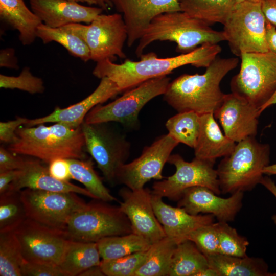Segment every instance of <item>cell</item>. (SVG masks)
<instances>
[{
    "mask_svg": "<svg viewBox=\"0 0 276 276\" xmlns=\"http://www.w3.org/2000/svg\"><path fill=\"white\" fill-rule=\"evenodd\" d=\"M263 173L267 175H276V163L265 167L263 170Z\"/></svg>",
    "mask_w": 276,
    "mask_h": 276,
    "instance_id": "52",
    "label": "cell"
},
{
    "mask_svg": "<svg viewBox=\"0 0 276 276\" xmlns=\"http://www.w3.org/2000/svg\"><path fill=\"white\" fill-rule=\"evenodd\" d=\"M79 275L80 276H104L105 274L103 272L100 266H94L91 267L82 272Z\"/></svg>",
    "mask_w": 276,
    "mask_h": 276,
    "instance_id": "50",
    "label": "cell"
},
{
    "mask_svg": "<svg viewBox=\"0 0 276 276\" xmlns=\"http://www.w3.org/2000/svg\"><path fill=\"white\" fill-rule=\"evenodd\" d=\"M243 193L237 192L224 198L208 188L193 187L183 191L177 201V206L193 215L212 214L219 222H231L241 209Z\"/></svg>",
    "mask_w": 276,
    "mask_h": 276,
    "instance_id": "17",
    "label": "cell"
},
{
    "mask_svg": "<svg viewBox=\"0 0 276 276\" xmlns=\"http://www.w3.org/2000/svg\"><path fill=\"white\" fill-rule=\"evenodd\" d=\"M227 223L216 222L219 254L235 257L246 256L249 241L245 237L239 235L237 230Z\"/></svg>",
    "mask_w": 276,
    "mask_h": 276,
    "instance_id": "37",
    "label": "cell"
},
{
    "mask_svg": "<svg viewBox=\"0 0 276 276\" xmlns=\"http://www.w3.org/2000/svg\"><path fill=\"white\" fill-rule=\"evenodd\" d=\"M259 109L243 97L234 93L226 94L221 105L214 113L224 134L235 142L257 133Z\"/></svg>",
    "mask_w": 276,
    "mask_h": 276,
    "instance_id": "18",
    "label": "cell"
},
{
    "mask_svg": "<svg viewBox=\"0 0 276 276\" xmlns=\"http://www.w3.org/2000/svg\"><path fill=\"white\" fill-rule=\"evenodd\" d=\"M168 163L175 167L174 174L155 182L151 193L172 201H178L188 188L202 186L208 188L217 195L221 192L214 161L195 157L189 162L179 154L171 155Z\"/></svg>",
    "mask_w": 276,
    "mask_h": 276,
    "instance_id": "11",
    "label": "cell"
},
{
    "mask_svg": "<svg viewBox=\"0 0 276 276\" xmlns=\"http://www.w3.org/2000/svg\"><path fill=\"white\" fill-rule=\"evenodd\" d=\"M0 19L18 32L19 39L24 45L34 42L37 28L42 23L24 0H0Z\"/></svg>",
    "mask_w": 276,
    "mask_h": 276,
    "instance_id": "25",
    "label": "cell"
},
{
    "mask_svg": "<svg viewBox=\"0 0 276 276\" xmlns=\"http://www.w3.org/2000/svg\"><path fill=\"white\" fill-rule=\"evenodd\" d=\"M18 127V140L9 145L8 149L14 154L34 157L49 164L57 158H86L85 144L81 126L72 128L56 123L45 126Z\"/></svg>",
    "mask_w": 276,
    "mask_h": 276,
    "instance_id": "3",
    "label": "cell"
},
{
    "mask_svg": "<svg viewBox=\"0 0 276 276\" xmlns=\"http://www.w3.org/2000/svg\"><path fill=\"white\" fill-rule=\"evenodd\" d=\"M0 87L5 89H17L31 94H42L45 90L42 79L34 76L29 67H25L17 76L1 74Z\"/></svg>",
    "mask_w": 276,
    "mask_h": 276,
    "instance_id": "39",
    "label": "cell"
},
{
    "mask_svg": "<svg viewBox=\"0 0 276 276\" xmlns=\"http://www.w3.org/2000/svg\"><path fill=\"white\" fill-rule=\"evenodd\" d=\"M239 63L236 57H217L202 74H183L170 82L164 100L178 112L193 111L199 115L214 113L225 94L220 83Z\"/></svg>",
    "mask_w": 276,
    "mask_h": 276,
    "instance_id": "2",
    "label": "cell"
},
{
    "mask_svg": "<svg viewBox=\"0 0 276 276\" xmlns=\"http://www.w3.org/2000/svg\"><path fill=\"white\" fill-rule=\"evenodd\" d=\"M200 127V115L193 111L178 112L166 123L168 134L179 143L193 148L196 145Z\"/></svg>",
    "mask_w": 276,
    "mask_h": 276,
    "instance_id": "34",
    "label": "cell"
},
{
    "mask_svg": "<svg viewBox=\"0 0 276 276\" xmlns=\"http://www.w3.org/2000/svg\"><path fill=\"white\" fill-rule=\"evenodd\" d=\"M177 244L167 237L152 244L145 262L134 276H168Z\"/></svg>",
    "mask_w": 276,
    "mask_h": 276,
    "instance_id": "31",
    "label": "cell"
},
{
    "mask_svg": "<svg viewBox=\"0 0 276 276\" xmlns=\"http://www.w3.org/2000/svg\"><path fill=\"white\" fill-rule=\"evenodd\" d=\"M209 266L206 256L187 239L177 244L168 276H198Z\"/></svg>",
    "mask_w": 276,
    "mask_h": 276,
    "instance_id": "28",
    "label": "cell"
},
{
    "mask_svg": "<svg viewBox=\"0 0 276 276\" xmlns=\"http://www.w3.org/2000/svg\"><path fill=\"white\" fill-rule=\"evenodd\" d=\"M170 82L167 75L147 80L112 102L96 105L87 114L84 122L88 124L116 122L127 127H134L137 125L141 109L153 98L163 95Z\"/></svg>",
    "mask_w": 276,
    "mask_h": 276,
    "instance_id": "9",
    "label": "cell"
},
{
    "mask_svg": "<svg viewBox=\"0 0 276 276\" xmlns=\"http://www.w3.org/2000/svg\"><path fill=\"white\" fill-rule=\"evenodd\" d=\"M102 260L121 258L135 252L148 250L151 244L133 233L110 236L97 242Z\"/></svg>",
    "mask_w": 276,
    "mask_h": 276,
    "instance_id": "32",
    "label": "cell"
},
{
    "mask_svg": "<svg viewBox=\"0 0 276 276\" xmlns=\"http://www.w3.org/2000/svg\"><path fill=\"white\" fill-rule=\"evenodd\" d=\"M261 5L267 21L276 26V0H262Z\"/></svg>",
    "mask_w": 276,
    "mask_h": 276,
    "instance_id": "47",
    "label": "cell"
},
{
    "mask_svg": "<svg viewBox=\"0 0 276 276\" xmlns=\"http://www.w3.org/2000/svg\"><path fill=\"white\" fill-rule=\"evenodd\" d=\"M25 260L14 232L0 233V275L22 276Z\"/></svg>",
    "mask_w": 276,
    "mask_h": 276,
    "instance_id": "35",
    "label": "cell"
},
{
    "mask_svg": "<svg viewBox=\"0 0 276 276\" xmlns=\"http://www.w3.org/2000/svg\"><path fill=\"white\" fill-rule=\"evenodd\" d=\"M24 260L59 266L71 239L66 230L27 218L14 232Z\"/></svg>",
    "mask_w": 276,
    "mask_h": 276,
    "instance_id": "13",
    "label": "cell"
},
{
    "mask_svg": "<svg viewBox=\"0 0 276 276\" xmlns=\"http://www.w3.org/2000/svg\"><path fill=\"white\" fill-rule=\"evenodd\" d=\"M21 170L0 172V194L8 191L11 183L19 175Z\"/></svg>",
    "mask_w": 276,
    "mask_h": 276,
    "instance_id": "46",
    "label": "cell"
},
{
    "mask_svg": "<svg viewBox=\"0 0 276 276\" xmlns=\"http://www.w3.org/2000/svg\"><path fill=\"white\" fill-rule=\"evenodd\" d=\"M25 188L57 192H74L94 199L95 197L86 188L62 181L53 177L38 159H25L24 168L17 178L10 185L8 191H19Z\"/></svg>",
    "mask_w": 276,
    "mask_h": 276,
    "instance_id": "23",
    "label": "cell"
},
{
    "mask_svg": "<svg viewBox=\"0 0 276 276\" xmlns=\"http://www.w3.org/2000/svg\"><path fill=\"white\" fill-rule=\"evenodd\" d=\"M107 123L81 124L85 149L96 161L105 179L112 182L119 168L130 155V144L125 136L106 126Z\"/></svg>",
    "mask_w": 276,
    "mask_h": 276,
    "instance_id": "12",
    "label": "cell"
},
{
    "mask_svg": "<svg viewBox=\"0 0 276 276\" xmlns=\"http://www.w3.org/2000/svg\"><path fill=\"white\" fill-rule=\"evenodd\" d=\"M260 184L262 185L276 198V184L269 176H263L260 182ZM271 219L276 225V214L273 215Z\"/></svg>",
    "mask_w": 276,
    "mask_h": 276,
    "instance_id": "49",
    "label": "cell"
},
{
    "mask_svg": "<svg viewBox=\"0 0 276 276\" xmlns=\"http://www.w3.org/2000/svg\"><path fill=\"white\" fill-rule=\"evenodd\" d=\"M239 73L232 79V93L260 110L276 91V53H243Z\"/></svg>",
    "mask_w": 276,
    "mask_h": 276,
    "instance_id": "7",
    "label": "cell"
},
{
    "mask_svg": "<svg viewBox=\"0 0 276 276\" xmlns=\"http://www.w3.org/2000/svg\"><path fill=\"white\" fill-rule=\"evenodd\" d=\"M148 250L117 259L102 260L100 267L105 275L134 276L136 271L145 262Z\"/></svg>",
    "mask_w": 276,
    "mask_h": 276,
    "instance_id": "38",
    "label": "cell"
},
{
    "mask_svg": "<svg viewBox=\"0 0 276 276\" xmlns=\"http://www.w3.org/2000/svg\"><path fill=\"white\" fill-rule=\"evenodd\" d=\"M151 194L144 188L132 190L126 187L119 191L123 200L119 208L128 218L132 233L152 244L166 236L154 213Z\"/></svg>",
    "mask_w": 276,
    "mask_h": 276,
    "instance_id": "16",
    "label": "cell"
},
{
    "mask_svg": "<svg viewBox=\"0 0 276 276\" xmlns=\"http://www.w3.org/2000/svg\"><path fill=\"white\" fill-rule=\"evenodd\" d=\"M151 201L155 215L162 225L166 236L179 243L187 240L188 235L202 225L214 222L212 214L193 215L183 208L173 207L165 203L163 197L151 194Z\"/></svg>",
    "mask_w": 276,
    "mask_h": 276,
    "instance_id": "22",
    "label": "cell"
},
{
    "mask_svg": "<svg viewBox=\"0 0 276 276\" xmlns=\"http://www.w3.org/2000/svg\"><path fill=\"white\" fill-rule=\"evenodd\" d=\"M49 165V172L56 179L62 181H69L72 179L67 159H55Z\"/></svg>",
    "mask_w": 276,
    "mask_h": 276,
    "instance_id": "44",
    "label": "cell"
},
{
    "mask_svg": "<svg viewBox=\"0 0 276 276\" xmlns=\"http://www.w3.org/2000/svg\"><path fill=\"white\" fill-rule=\"evenodd\" d=\"M266 39L269 50L276 53V26L267 21Z\"/></svg>",
    "mask_w": 276,
    "mask_h": 276,
    "instance_id": "48",
    "label": "cell"
},
{
    "mask_svg": "<svg viewBox=\"0 0 276 276\" xmlns=\"http://www.w3.org/2000/svg\"><path fill=\"white\" fill-rule=\"evenodd\" d=\"M0 66L15 70L19 68L18 59L13 48H7L1 50Z\"/></svg>",
    "mask_w": 276,
    "mask_h": 276,
    "instance_id": "45",
    "label": "cell"
},
{
    "mask_svg": "<svg viewBox=\"0 0 276 276\" xmlns=\"http://www.w3.org/2000/svg\"><path fill=\"white\" fill-rule=\"evenodd\" d=\"M262 0H235L236 3H239L244 1H250V2H261Z\"/></svg>",
    "mask_w": 276,
    "mask_h": 276,
    "instance_id": "55",
    "label": "cell"
},
{
    "mask_svg": "<svg viewBox=\"0 0 276 276\" xmlns=\"http://www.w3.org/2000/svg\"><path fill=\"white\" fill-rule=\"evenodd\" d=\"M99 199L87 204L69 219L66 231L74 241L97 242L110 236L132 233L130 223L119 206Z\"/></svg>",
    "mask_w": 276,
    "mask_h": 276,
    "instance_id": "6",
    "label": "cell"
},
{
    "mask_svg": "<svg viewBox=\"0 0 276 276\" xmlns=\"http://www.w3.org/2000/svg\"><path fill=\"white\" fill-rule=\"evenodd\" d=\"M274 104H276V91L272 95V96L270 98V99L262 107L260 110L261 113L266 108Z\"/></svg>",
    "mask_w": 276,
    "mask_h": 276,
    "instance_id": "53",
    "label": "cell"
},
{
    "mask_svg": "<svg viewBox=\"0 0 276 276\" xmlns=\"http://www.w3.org/2000/svg\"><path fill=\"white\" fill-rule=\"evenodd\" d=\"M27 218L20 191L0 194V233L14 232Z\"/></svg>",
    "mask_w": 276,
    "mask_h": 276,
    "instance_id": "36",
    "label": "cell"
},
{
    "mask_svg": "<svg viewBox=\"0 0 276 276\" xmlns=\"http://www.w3.org/2000/svg\"><path fill=\"white\" fill-rule=\"evenodd\" d=\"M98 7L105 11H108L113 7L111 0H96Z\"/></svg>",
    "mask_w": 276,
    "mask_h": 276,
    "instance_id": "51",
    "label": "cell"
},
{
    "mask_svg": "<svg viewBox=\"0 0 276 276\" xmlns=\"http://www.w3.org/2000/svg\"><path fill=\"white\" fill-rule=\"evenodd\" d=\"M72 178L82 183L96 198L105 202L117 201L95 171L91 159H67Z\"/></svg>",
    "mask_w": 276,
    "mask_h": 276,
    "instance_id": "33",
    "label": "cell"
},
{
    "mask_svg": "<svg viewBox=\"0 0 276 276\" xmlns=\"http://www.w3.org/2000/svg\"><path fill=\"white\" fill-rule=\"evenodd\" d=\"M209 267L218 276H276L268 271V266L261 258L235 257L216 254L206 256Z\"/></svg>",
    "mask_w": 276,
    "mask_h": 276,
    "instance_id": "26",
    "label": "cell"
},
{
    "mask_svg": "<svg viewBox=\"0 0 276 276\" xmlns=\"http://www.w3.org/2000/svg\"><path fill=\"white\" fill-rule=\"evenodd\" d=\"M221 50L218 44L205 43L191 52L171 57L159 58L152 52L143 54L139 61L126 59L121 64L107 59L97 62L92 73L100 79L104 77L110 79L117 85L121 93L147 80L167 75L186 65L206 68Z\"/></svg>",
    "mask_w": 276,
    "mask_h": 276,
    "instance_id": "1",
    "label": "cell"
},
{
    "mask_svg": "<svg viewBox=\"0 0 276 276\" xmlns=\"http://www.w3.org/2000/svg\"><path fill=\"white\" fill-rule=\"evenodd\" d=\"M28 119L23 117H17L14 120L0 122V141L1 143L9 145L15 143L18 139L16 134L18 127L25 125Z\"/></svg>",
    "mask_w": 276,
    "mask_h": 276,
    "instance_id": "42",
    "label": "cell"
},
{
    "mask_svg": "<svg viewBox=\"0 0 276 276\" xmlns=\"http://www.w3.org/2000/svg\"><path fill=\"white\" fill-rule=\"evenodd\" d=\"M187 239L192 241L205 256L219 254L216 223L198 227L188 235Z\"/></svg>",
    "mask_w": 276,
    "mask_h": 276,
    "instance_id": "40",
    "label": "cell"
},
{
    "mask_svg": "<svg viewBox=\"0 0 276 276\" xmlns=\"http://www.w3.org/2000/svg\"><path fill=\"white\" fill-rule=\"evenodd\" d=\"M20 195L28 218L64 230L70 218L87 204L74 192L25 188Z\"/></svg>",
    "mask_w": 276,
    "mask_h": 276,
    "instance_id": "10",
    "label": "cell"
},
{
    "mask_svg": "<svg viewBox=\"0 0 276 276\" xmlns=\"http://www.w3.org/2000/svg\"><path fill=\"white\" fill-rule=\"evenodd\" d=\"M127 37L123 15L119 13H102L85 25L84 40L91 60L96 62L107 59L113 61L117 57L125 58L123 47Z\"/></svg>",
    "mask_w": 276,
    "mask_h": 276,
    "instance_id": "15",
    "label": "cell"
},
{
    "mask_svg": "<svg viewBox=\"0 0 276 276\" xmlns=\"http://www.w3.org/2000/svg\"><path fill=\"white\" fill-rule=\"evenodd\" d=\"M36 35L44 44L56 42L64 47L71 55L82 61L86 62L91 60L87 44L70 24L54 28L41 23L37 28Z\"/></svg>",
    "mask_w": 276,
    "mask_h": 276,
    "instance_id": "30",
    "label": "cell"
},
{
    "mask_svg": "<svg viewBox=\"0 0 276 276\" xmlns=\"http://www.w3.org/2000/svg\"><path fill=\"white\" fill-rule=\"evenodd\" d=\"M270 152V146L259 143L255 137L238 142L216 169L221 193H244L260 183L263 170L269 165Z\"/></svg>",
    "mask_w": 276,
    "mask_h": 276,
    "instance_id": "5",
    "label": "cell"
},
{
    "mask_svg": "<svg viewBox=\"0 0 276 276\" xmlns=\"http://www.w3.org/2000/svg\"><path fill=\"white\" fill-rule=\"evenodd\" d=\"M181 11L209 26L222 25L231 13L235 0H178Z\"/></svg>",
    "mask_w": 276,
    "mask_h": 276,
    "instance_id": "29",
    "label": "cell"
},
{
    "mask_svg": "<svg viewBox=\"0 0 276 276\" xmlns=\"http://www.w3.org/2000/svg\"><path fill=\"white\" fill-rule=\"evenodd\" d=\"M156 41L174 42L177 52L184 54L205 43L218 44L225 38L222 31L214 30L180 11L162 13L152 20L139 40L135 49L137 56L140 57L144 50Z\"/></svg>",
    "mask_w": 276,
    "mask_h": 276,
    "instance_id": "4",
    "label": "cell"
},
{
    "mask_svg": "<svg viewBox=\"0 0 276 276\" xmlns=\"http://www.w3.org/2000/svg\"><path fill=\"white\" fill-rule=\"evenodd\" d=\"M71 1H74L76 2H81V3H85L88 4L89 5H97V2L96 0H69Z\"/></svg>",
    "mask_w": 276,
    "mask_h": 276,
    "instance_id": "54",
    "label": "cell"
},
{
    "mask_svg": "<svg viewBox=\"0 0 276 276\" xmlns=\"http://www.w3.org/2000/svg\"><path fill=\"white\" fill-rule=\"evenodd\" d=\"M101 259L97 242L71 240L59 266L66 276H76L91 267L100 265Z\"/></svg>",
    "mask_w": 276,
    "mask_h": 276,
    "instance_id": "27",
    "label": "cell"
},
{
    "mask_svg": "<svg viewBox=\"0 0 276 276\" xmlns=\"http://www.w3.org/2000/svg\"><path fill=\"white\" fill-rule=\"evenodd\" d=\"M21 272L23 276H66L59 266L25 260Z\"/></svg>",
    "mask_w": 276,
    "mask_h": 276,
    "instance_id": "41",
    "label": "cell"
},
{
    "mask_svg": "<svg viewBox=\"0 0 276 276\" xmlns=\"http://www.w3.org/2000/svg\"><path fill=\"white\" fill-rule=\"evenodd\" d=\"M120 93L117 85L110 79L104 77L95 90L80 102L67 107H57L50 114L38 118L29 119L24 125L33 127L49 122L58 123L72 128L81 126L87 114L96 105L102 104Z\"/></svg>",
    "mask_w": 276,
    "mask_h": 276,
    "instance_id": "20",
    "label": "cell"
},
{
    "mask_svg": "<svg viewBox=\"0 0 276 276\" xmlns=\"http://www.w3.org/2000/svg\"><path fill=\"white\" fill-rule=\"evenodd\" d=\"M123 14L127 31V44L132 46L143 35L146 29L158 15L180 11L178 0H111Z\"/></svg>",
    "mask_w": 276,
    "mask_h": 276,
    "instance_id": "19",
    "label": "cell"
},
{
    "mask_svg": "<svg viewBox=\"0 0 276 276\" xmlns=\"http://www.w3.org/2000/svg\"><path fill=\"white\" fill-rule=\"evenodd\" d=\"M31 10L43 24L59 28L73 23L90 24L103 9L69 0H29Z\"/></svg>",
    "mask_w": 276,
    "mask_h": 276,
    "instance_id": "21",
    "label": "cell"
},
{
    "mask_svg": "<svg viewBox=\"0 0 276 276\" xmlns=\"http://www.w3.org/2000/svg\"><path fill=\"white\" fill-rule=\"evenodd\" d=\"M266 22L261 2L236 3L222 31L232 53L240 57L243 53L269 51L266 39Z\"/></svg>",
    "mask_w": 276,
    "mask_h": 276,
    "instance_id": "8",
    "label": "cell"
},
{
    "mask_svg": "<svg viewBox=\"0 0 276 276\" xmlns=\"http://www.w3.org/2000/svg\"><path fill=\"white\" fill-rule=\"evenodd\" d=\"M178 144L168 133L160 136L145 147L139 157L122 165L117 171L116 180L132 190L144 188L152 179L162 180L163 168Z\"/></svg>",
    "mask_w": 276,
    "mask_h": 276,
    "instance_id": "14",
    "label": "cell"
},
{
    "mask_svg": "<svg viewBox=\"0 0 276 276\" xmlns=\"http://www.w3.org/2000/svg\"><path fill=\"white\" fill-rule=\"evenodd\" d=\"M3 146L0 147V172L4 171L21 170L25 165V159L17 156Z\"/></svg>",
    "mask_w": 276,
    "mask_h": 276,
    "instance_id": "43",
    "label": "cell"
},
{
    "mask_svg": "<svg viewBox=\"0 0 276 276\" xmlns=\"http://www.w3.org/2000/svg\"><path fill=\"white\" fill-rule=\"evenodd\" d=\"M200 127L194 148L195 157L215 162L216 159L229 155L235 142L223 134L215 120L213 113L200 115Z\"/></svg>",
    "mask_w": 276,
    "mask_h": 276,
    "instance_id": "24",
    "label": "cell"
}]
</instances>
